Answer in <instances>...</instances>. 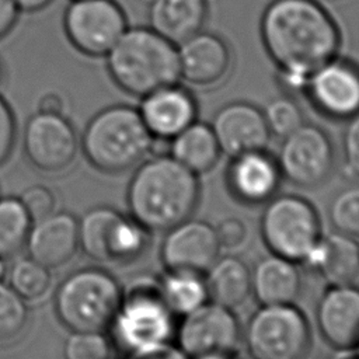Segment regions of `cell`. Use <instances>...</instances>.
<instances>
[{
    "label": "cell",
    "mask_w": 359,
    "mask_h": 359,
    "mask_svg": "<svg viewBox=\"0 0 359 359\" xmlns=\"http://www.w3.org/2000/svg\"><path fill=\"white\" fill-rule=\"evenodd\" d=\"M160 294L174 316H185L209 300L203 273L165 269L157 278Z\"/></svg>",
    "instance_id": "cell-27"
},
{
    "label": "cell",
    "mask_w": 359,
    "mask_h": 359,
    "mask_svg": "<svg viewBox=\"0 0 359 359\" xmlns=\"http://www.w3.org/2000/svg\"><path fill=\"white\" fill-rule=\"evenodd\" d=\"M24 209L27 210L29 219L38 222L43 217H48L53 212H56V198L50 188L45 185H32L24 189V192L18 196Z\"/></svg>",
    "instance_id": "cell-34"
},
{
    "label": "cell",
    "mask_w": 359,
    "mask_h": 359,
    "mask_svg": "<svg viewBox=\"0 0 359 359\" xmlns=\"http://www.w3.org/2000/svg\"><path fill=\"white\" fill-rule=\"evenodd\" d=\"M259 38L282 93L293 97L342 46L337 20L318 0H271L261 14Z\"/></svg>",
    "instance_id": "cell-1"
},
{
    "label": "cell",
    "mask_w": 359,
    "mask_h": 359,
    "mask_svg": "<svg viewBox=\"0 0 359 359\" xmlns=\"http://www.w3.org/2000/svg\"><path fill=\"white\" fill-rule=\"evenodd\" d=\"M180 80L198 88H212L230 73L233 56L217 34L201 29L177 45Z\"/></svg>",
    "instance_id": "cell-16"
},
{
    "label": "cell",
    "mask_w": 359,
    "mask_h": 359,
    "mask_svg": "<svg viewBox=\"0 0 359 359\" xmlns=\"http://www.w3.org/2000/svg\"><path fill=\"white\" fill-rule=\"evenodd\" d=\"M334 146L328 133L313 123H303L282 139L278 165L282 178L299 188H316L334 168Z\"/></svg>",
    "instance_id": "cell-11"
},
{
    "label": "cell",
    "mask_w": 359,
    "mask_h": 359,
    "mask_svg": "<svg viewBox=\"0 0 359 359\" xmlns=\"http://www.w3.org/2000/svg\"><path fill=\"white\" fill-rule=\"evenodd\" d=\"M128 359H189V358L178 346H174L170 342L157 349H153Z\"/></svg>",
    "instance_id": "cell-39"
},
{
    "label": "cell",
    "mask_w": 359,
    "mask_h": 359,
    "mask_svg": "<svg viewBox=\"0 0 359 359\" xmlns=\"http://www.w3.org/2000/svg\"><path fill=\"white\" fill-rule=\"evenodd\" d=\"M38 109L41 111H48V112H60L65 114V102L60 95L56 93H48L45 94L38 104Z\"/></svg>",
    "instance_id": "cell-40"
},
{
    "label": "cell",
    "mask_w": 359,
    "mask_h": 359,
    "mask_svg": "<svg viewBox=\"0 0 359 359\" xmlns=\"http://www.w3.org/2000/svg\"><path fill=\"white\" fill-rule=\"evenodd\" d=\"M302 292V275L297 264L269 254L262 257L251 271V293L259 304H290Z\"/></svg>",
    "instance_id": "cell-23"
},
{
    "label": "cell",
    "mask_w": 359,
    "mask_h": 359,
    "mask_svg": "<svg viewBox=\"0 0 359 359\" xmlns=\"http://www.w3.org/2000/svg\"><path fill=\"white\" fill-rule=\"evenodd\" d=\"M339 353L342 355V358H338V359H359L358 353L355 349H351V351H339Z\"/></svg>",
    "instance_id": "cell-43"
},
{
    "label": "cell",
    "mask_w": 359,
    "mask_h": 359,
    "mask_svg": "<svg viewBox=\"0 0 359 359\" xmlns=\"http://www.w3.org/2000/svg\"><path fill=\"white\" fill-rule=\"evenodd\" d=\"M282 172L276 157L264 150H254L230 157L226 185L231 196L244 205L266 203L280 187Z\"/></svg>",
    "instance_id": "cell-20"
},
{
    "label": "cell",
    "mask_w": 359,
    "mask_h": 359,
    "mask_svg": "<svg viewBox=\"0 0 359 359\" xmlns=\"http://www.w3.org/2000/svg\"><path fill=\"white\" fill-rule=\"evenodd\" d=\"M219 254L220 245L215 226L191 217L168 229L160 247V258L165 269L199 273H205Z\"/></svg>",
    "instance_id": "cell-15"
},
{
    "label": "cell",
    "mask_w": 359,
    "mask_h": 359,
    "mask_svg": "<svg viewBox=\"0 0 359 359\" xmlns=\"http://www.w3.org/2000/svg\"><path fill=\"white\" fill-rule=\"evenodd\" d=\"M303 265L318 273L328 285L353 283L359 276V243L339 231L323 234Z\"/></svg>",
    "instance_id": "cell-22"
},
{
    "label": "cell",
    "mask_w": 359,
    "mask_h": 359,
    "mask_svg": "<svg viewBox=\"0 0 359 359\" xmlns=\"http://www.w3.org/2000/svg\"><path fill=\"white\" fill-rule=\"evenodd\" d=\"M210 126L222 154L229 157L264 150L271 139L262 109L248 101L224 104L213 115Z\"/></svg>",
    "instance_id": "cell-17"
},
{
    "label": "cell",
    "mask_w": 359,
    "mask_h": 359,
    "mask_svg": "<svg viewBox=\"0 0 359 359\" xmlns=\"http://www.w3.org/2000/svg\"><path fill=\"white\" fill-rule=\"evenodd\" d=\"M170 156L194 174L202 175L215 168L222 151L210 123L196 119L171 139Z\"/></svg>",
    "instance_id": "cell-25"
},
{
    "label": "cell",
    "mask_w": 359,
    "mask_h": 359,
    "mask_svg": "<svg viewBox=\"0 0 359 359\" xmlns=\"http://www.w3.org/2000/svg\"><path fill=\"white\" fill-rule=\"evenodd\" d=\"M20 13L21 11L17 8L13 0H0V39L13 31L18 21Z\"/></svg>",
    "instance_id": "cell-38"
},
{
    "label": "cell",
    "mask_w": 359,
    "mask_h": 359,
    "mask_svg": "<svg viewBox=\"0 0 359 359\" xmlns=\"http://www.w3.org/2000/svg\"><path fill=\"white\" fill-rule=\"evenodd\" d=\"M104 57L111 80L132 97L180 81L177 45L150 27H128Z\"/></svg>",
    "instance_id": "cell-3"
},
{
    "label": "cell",
    "mask_w": 359,
    "mask_h": 359,
    "mask_svg": "<svg viewBox=\"0 0 359 359\" xmlns=\"http://www.w3.org/2000/svg\"><path fill=\"white\" fill-rule=\"evenodd\" d=\"M112 345L104 332L72 331L63 344V359H108Z\"/></svg>",
    "instance_id": "cell-33"
},
{
    "label": "cell",
    "mask_w": 359,
    "mask_h": 359,
    "mask_svg": "<svg viewBox=\"0 0 359 359\" xmlns=\"http://www.w3.org/2000/svg\"><path fill=\"white\" fill-rule=\"evenodd\" d=\"M17 140V121L8 101L0 94V167L11 157Z\"/></svg>",
    "instance_id": "cell-37"
},
{
    "label": "cell",
    "mask_w": 359,
    "mask_h": 359,
    "mask_svg": "<svg viewBox=\"0 0 359 359\" xmlns=\"http://www.w3.org/2000/svg\"><path fill=\"white\" fill-rule=\"evenodd\" d=\"M355 351H356V353H358V356H359V344H358V346L355 348Z\"/></svg>",
    "instance_id": "cell-46"
},
{
    "label": "cell",
    "mask_w": 359,
    "mask_h": 359,
    "mask_svg": "<svg viewBox=\"0 0 359 359\" xmlns=\"http://www.w3.org/2000/svg\"><path fill=\"white\" fill-rule=\"evenodd\" d=\"M4 77H6V70H4V65H3V62L0 59V87H1L3 81H4Z\"/></svg>",
    "instance_id": "cell-45"
},
{
    "label": "cell",
    "mask_w": 359,
    "mask_h": 359,
    "mask_svg": "<svg viewBox=\"0 0 359 359\" xmlns=\"http://www.w3.org/2000/svg\"><path fill=\"white\" fill-rule=\"evenodd\" d=\"M271 136L283 139L304 123V115L293 95L282 94L271 98L262 109Z\"/></svg>",
    "instance_id": "cell-31"
},
{
    "label": "cell",
    "mask_w": 359,
    "mask_h": 359,
    "mask_svg": "<svg viewBox=\"0 0 359 359\" xmlns=\"http://www.w3.org/2000/svg\"><path fill=\"white\" fill-rule=\"evenodd\" d=\"M80 144L87 161L95 170L119 174L139 165L151 151L154 139L137 108L114 104L90 118Z\"/></svg>",
    "instance_id": "cell-4"
},
{
    "label": "cell",
    "mask_w": 359,
    "mask_h": 359,
    "mask_svg": "<svg viewBox=\"0 0 359 359\" xmlns=\"http://www.w3.org/2000/svg\"><path fill=\"white\" fill-rule=\"evenodd\" d=\"M28 323L25 300L15 290L0 280V345L20 338Z\"/></svg>",
    "instance_id": "cell-30"
},
{
    "label": "cell",
    "mask_w": 359,
    "mask_h": 359,
    "mask_svg": "<svg viewBox=\"0 0 359 359\" xmlns=\"http://www.w3.org/2000/svg\"><path fill=\"white\" fill-rule=\"evenodd\" d=\"M345 122L342 135L344 171L348 177L359 180V112Z\"/></svg>",
    "instance_id": "cell-36"
},
{
    "label": "cell",
    "mask_w": 359,
    "mask_h": 359,
    "mask_svg": "<svg viewBox=\"0 0 359 359\" xmlns=\"http://www.w3.org/2000/svg\"><path fill=\"white\" fill-rule=\"evenodd\" d=\"M205 273L210 302L234 310L251 294V271L238 257L217 258Z\"/></svg>",
    "instance_id": "cell-26"
},
{
    "label": "cell",
    "mask_w": 359,
    "mask_h": 359,
    "mask_svg": "<svg viewBox=\"0 0 359 359\" xmlns=\"http://www.w3.org/2000/svg\"><path fill=\"white\" fill-rule=\"evenodd\" d=\"M240 334V324L233 310L210 300L182 316L175 327L177 346L189 359L233 352Z\"/></svg>",
    "instance_id": "cell-14"
},
{
    "label": "cell",
    "mask_w": 359,
    "mask_h": 359,
    "mask_svg": "<svg viewBox=\"0 0 359 359\" xmlns=\"http://www.w3.org/2000/svg\"><path fill=\"white\" fill-rule=\"evenodd\" d=\"M151 231L130 215L97 206L79 220V248L101 264H130L149 250Z\"/></svg>",
    "instance_id": "cell-7"
},
{
    "label": "cell",
    "mask_w": 359,
    "mask_h": 359,
    "mask_svg": "<svg viewBox=\"0 0 359 359\" xmlns=\"http://www.w3.org/2000/svg\"><path fill=\"white\" fill-rule=\"evenodd\" d=\"M316 321L331 348L338 352L355 349L359 344V287L330 285L318 299Z\"/></svg>",
    "instance_id": "cell-19"
},
{
    "label": "cell",
    "mask_w": 359,
    "mask_h": 359,
    "mask_svg": "<svg viewBox=\"0 0 359 359\" xmlns=\"http://www.w3.org/2000/svg\"><path fill=\"white\" fill-rule=\"evenodd\" d=\"M303 95L324 118L346 121L359 112V63L337 55L309 77Z\"/></svg>",
    "instance_id": "cell-13"
},
{
    "label": "cell",
    "mask_w": 359,
    "mask_h": 359,
    "mask_svg": "<svg viewBox=\"0 0 359 359\" xmlns=\"http://www.w3.org/2000/svg\"><path fill=\"white\" fill-rule=\"evenodd\" d=\"M6 261H7V259H4V258L0 257V280L6 279V276H7L8 268H7V265H6Z\"/></svg>",
    "instance_id": "cell-44"
},
{
    "label": "cell",
    "mask_w": 359,
    "mask_h": 359,
    "mask_svg": "<svg viewBox=\"0 0 359 359\" xmlns=\"http://www.w3.org/2000/svg\"><path fill=\"white\" fill-rule=\"evenodd\" d=\"M108 359H112V358H108Z\"/></svg>",
    "instance_id": "cell-47"
},
{
    "label": "cell",
    "mask_w": 359,
    "mask_h": 359,
    "mask_svg": "<svg viewBox=\"0 0 359 359\" xmlns=\"http://www.w3.org/2000/svg\"><path fill=\"white\" fill-rule=\"evenodd\" d=\"M334 229L351 237H359V187L345 188L338 192L328 209Z\"/></svg>",
    "instance_id": "cell-32"
},
{
    "label": "cell",
    "mask_w": 359,
    "mask_h": 359,
    "mask_svg": "<svg viewBox=\"0 0 359 359\" xmlns=\"http://www.w3.org/2000/svg\"><path fill=\"white\" fill-rule=\"evenodd\" d=\"M25 248L28 257L49 269L67 264L79 250V220L69 212H53L34 222Z\"/></svg>",
    "instance_id": "cell-21"
},
{
    "label": "cell",
    "mask_w": 359,
    "mask_h": 359,
    "mask_svg": "<svg viewBox=\"0 0 359 359\" xmlns=\"http://www.w3.org/2000/svg\"><path fill=\"white\" fill-rule=\"evenodd\" d=\"M208 11V0H151L147 11L149 27L180 45L203 29Z\"/></svg>",
    "instance_id": "cell-24"
},
{
    "label": "cell",
    "mask_w": 359,
    "mask_h": 359,
    "mask_svg": "<svg viewBox=\"0 0 359 359\" xmlns=\"http://www.w3.org/2000/svg\"><path fill=\"white\" fill-rule=\"evenodd\" d=\"M174 318L157 278L135 279L122 290L119 309L107 330L112 349L132 358L167 345L175 335Z\"/></svg>",
    "instance_id": "cell-5"
},
{
    "label": "cell",
    "mask_w": 359,
    "mask_h": 359,
    "mask_svg": "<svg viewBox=\"0 0 359 359\" xmlns=\"http://www.w3.org/2000/svg\"><path fill=\"white\" fill-rule=\"evenodd\" d=\"M137 111L154 140H171L196 121L198 102L189 88L172 83L143 95Z\"/></svg>",
    "instance_id": "cell-18"
},
{
    "label": "cell",
    "mask_w": 359,
    "mask_h": 359,
    "mask_svg": "<svg viewBox=\"0 0 359 359\" xmlns=\"http://www.w3.org/2000/svg\"><path fill=\"white\" fill-rule=\"evenodd\" d=\"M261 237L272 254L303 264L323 237L321 220L311 202L299 195H275L261 216Z\"/></svg>",
    "instance_id": "cell-8"
},
{
    "label": "cell",
    "mask_w": 359,
    "mask_h": 359,
    "mask_svg": "<svg viewBox=\"0 0 359 359\" xmlns=\"http://www.w3.org/2000/svg\"><path fill=\"white\" fill-rule=\"evenodd\" d=\"M20 11L36 13L48 7L53 0H13Z\"/></svg>",
    "instance_id": "cell-41"
},
{
    "label": "cell",
    "mask_w": 359,
    "mask_h": 359,
    "mask_svg": "<svg viewBox=\"0 0 359 359\" xmlns=\"http://www.w3.org/2000/svg\"><path fill=\"white\" fill-rule=\"evenodd\" d=\"M122 290L116 278L105 269H77L56 289V317L70 331L105 332L119 309Z\"/></svg>",
    "instance_id": "cell-6"
},
{
    "label": "cell",
    "mask_w": 359,
    "mask_h": 359,
    "mask_svg": "<svg viewBox=\"0 0 359 359\" xmlns=\"http://www.w3.org/2000/svg\"><path fill=\"white\" fill-rule=\"evenodd\" d=\"M128 27L125 10L115 0H70L63 14L67 41L88 57H104Z\"/></svg>",
    "instance_id": "cell-10"
},
{
    "label": "cell",
    "mask_w": 359,
    "mask_h": 359,
    "mask_svg": "<svg viewBox=\"0 0 359 359\" xmlns=\"http://www.w3.org/2000/svg\"><path fill=\"white\" fill-rule=\"evenodd\" d=\"M32 226L18 198H0V257L8 259L25 248Z\"/></svg>",
    "instance_id": "cell-28"
},
{
    "label": "cell",
    "mask_w": 359,
    "mask_h": 359,
    "mask_svg": "<svg viewBox=\"0 0 359 359\" xmlns=\"http://www.w3.org/2000/svg\"><path fill=\"white\" fill-rule=\"evenodd\" d=\"M251 359H303L311 345L306 314L290 304H261L244 332Z\"/></svg>",
    "instance_id": "cell-9"
},
{
    "label": "cell",
    "mask_w": 359,
    "mask_h": 359,
    "mask_svg": "<svg viewBox=\"0 0 359 359\" xmlns=\"http://www.w3.org/2000/svg\"><path fill=\"white\" fill-rule=\"evenodd\" d=\"M199 198L198 175L170 154L144 158L126 191L129 215L150 231H167L189 219Z\"/></svg>",
    "instance_id": "cell-2"
},
{
    "label": "cell",
    "mask_w": 359,
    "mask_h": 359,
    "mask_svg": "<svg viewBox=\"0 0 359 359\" xmlns=\"http://www.w3.org/2000/svg\"><path fill=\"white\" fill-rule=\"evenodd\" d=\"M215 230L220 250L238 251L245 247L250 237L247 223L243 219L234 216L220 220L219 224L215 226Z\"/></svg>",
    "instance_id": "cell-35"
},
{
    "label": "cell",
    "mask_w": 359,
    "mask_h": 359,
    "mask_svg": "<svg viewBox=\"0 0 359 359\" xmlns=\"http://www.w3.org/2000/svg\"><path fill=\"white\" fill-rule=\"evenodd\" d=\"M79 136L65 114L36 109L25 122L22 147L27 160L39 171L62 172L76 160Z\"/></svg>",
    "instance_id": "cell-12"
},
{
    "label": "cell",
    "mask_w": 359,
    "mask_h": 359,
    "mask_svg": "<svg viewBox=\"0 0 359 359\" xmlns=\"http://www.w3.org/2000/svg\"><path fill=\"white\" fill-rule=\"evenodd\" d=\"M194 359H237V356H234V351H233V352H224V353L203 355V356H198Z\"/></svg>",
    "instance_id": "cell-42"
},
{
    "label": "cell",
    "mask_w": 359,
    "mask_h": 359,
    "mask_svg": "<svg viewBox=\"0 0 359 359\" xmlns=\"http://www.w3.org/2000/svg\"><path fill=\"white\" fill-rule=\"evenodd\" d=\"M7 283L25 302H34L46 294L50 286V269L38 261L21 258L7 271Z\"/></svg>",
    "instance_id": "cell-29"
}]
</instances>
